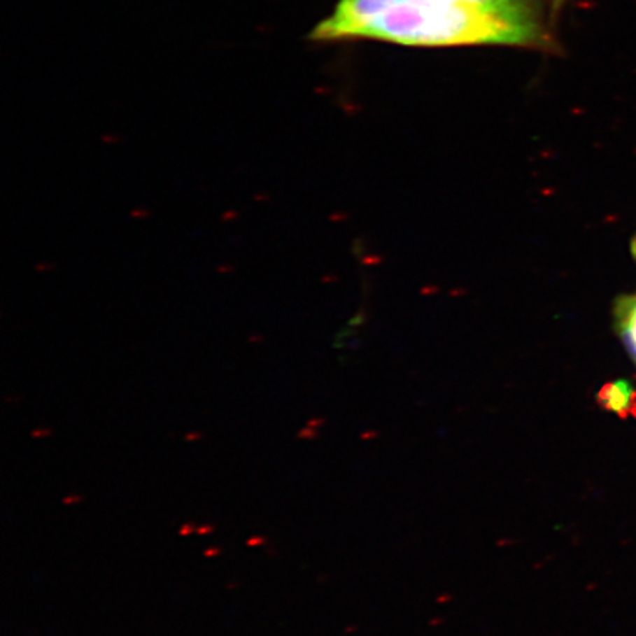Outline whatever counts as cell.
<instances>
[{"mask_svg":"<svg viewBox=\"0 0 636 636\" xmlns=\"http://www.w3.org/2000/svg\"><path fill=\"white\" fill-rule=\"evenodd\" d=\"M308 38L317 43L373 38L420 48H541L546 30L536 0H339Z\"/></svg>","mask_w":636,"mask_h":636,"instance_id":"6da1fadb","label":"cell"},{"mask_svg":"<svg viewBox=\"0 0 636 636\" xmlns=\"http://www.w3.org/2000/svg\"><path fill=\"white\" fill-rule=\"evenodd\" d=\"M597 402L620 418H636V388L626 379L607 381L597 393Z\"/></svg>","mask_w":636,"mask_h":636,"instance_id":"7a4b0ae2","label":"cell"},{"mask_svg":"<svg viewBox=\"0 0 636 636\" xmlns=\"http://www.w3.org/2000/svg\"><path fill=\"white\" fill-rule=\"evenodd\" d=\"M614 330L636 364V292L620 295L613 304Z\"/></svg>","mask_w":636,"mask_h":636,"instance_id":"3957f363","label":"cell"},{"mask_svg":"<svg viewBox=\"0 0 636 636\" xmlns=\"http://www.w3.org/2000/svg\"><path fill=\"white\" fill-rule=\"evenodd\" d=\"M196 529H197V528L193 525L192 521H188V523H185V525H183V526L180 528L178 535H180V536H189V535H192V533H196Z\"/></svg>","mask_w":636,"mask_h":636,"instance_id":"277c9868","label":"cell"},{"mask_svg":"<svg viewBox=\"0 0 636 636\" xmlns=\"http://www.w3.org/2000/svg\"><path fill=\"white\" fill-rule=\"evenodd\" d=\"M264 544H267V538H264V536H261V535L250 536V538L246 541L248 546H260Z\"/></svg>","mask_w":636,"mask_h":636,"instance_id":"5b68a950","label":"cell"},{"mask_svg":"<svg viewBox=\"0 0 636 636\" xmlns=\"http://www.w3.org/2000/svg\"><path fill=\"white\" fill-rule=\"evenodd\" d=\"M222 553V548L221 546H209L204 551V556L206 558H211V557H218L220 554Z\"/></svg>","mask_w":636,"mask_h":636,"instance_id":"8992f818","label":"cell"},{"mask_svg":"<svg viewBox=\"0 0 636 636\" xmlns=\"http://www.w3.org/2000/svg\"><path fill=\"white\" fill-rule=\"evenodd\" d=\"M215 530V526L214 525H202L196 529V533L197 535H201V536H206V535H211V533H214Z\"/></svg>","mask_w":636,"mask_h":636,"instance_id":"52a82bcc","label":"cell"},{"mask_svg":"<svg viewBox=\"0 0 636 636\" xmlns=\"http://www.w3.org/2000/svg\"><path fill=\"white\" fill-rule=\"evenodd\" d=\"M81 501H83V497H80V495H66V497L62 500V504L74 505V504H78Z\"/></svg>","mask_w":636,"mask_h":636,"instance_id":"ba28073f","label":"cell"},{"mask_svg":"<svg viewBox=\"0 0 636 636\" xmlns=\"http://www.w3.org/2000/svg\"><path fill=\"white\" fill-rule=\"evenodd\" d=\"M201 439H202V433H199V432H192V433L186 434V441H189V442L201 441Z\"/></svg>","mask_w":636,"mask_h":636,"instance_id":"9c48e42d","label":"cell"},{"mask_svg":"<svg viewBox=\"0 0 636 636\" xmlns=\"http://www.w3.org/2000/svg\"><path fill=\"white\" fill-rule=\"evenodd\" d=\"M33 437H46L50 434V430L49 429H36L33 430Z\"/></svg>","mask_w":636,"mask_h":636,"instance_id":"30bf717a","label":"cell"},{"mask_svg":"<svg viewBox=\"0 0 636 636\" xmlns=\"http://www.w3.org/2000/svg\"><path fill=\"white\" fill-rule=\"evenodd\" d=\"M630 250H632V255L636 261V236L632 239V243H630Z\"/></svg>","mask_w":636,"mask_h":636,"instance_id":"8fae6325","label":"cell"}]
</instances>
